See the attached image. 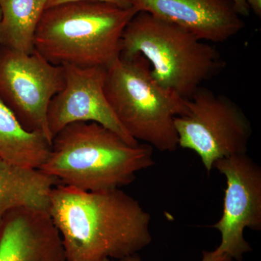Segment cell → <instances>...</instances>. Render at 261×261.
I'll list each match as a JSON object with an SVG mask.
<instances>
[{
	"label": "cell",
	"instance_id": "cell-1",
	"mask_svg": "<svg viewBox=\"0 0 261 261\" xmlns=\"http://www.w3.org/2000/svg\"><path fill=\"white\" fill-rule=\"evenodd\" d=\"M47 213L66 261L121 260L152 240L150 214L121 189L86 192L60 183L51 190Z\"/></svg>",
	"mask_w": 261,
	"mask_h": 261
},
{
	"label": "cell",
	"instance_id": "cell-2",
	"mask_svg": "<svg viewBox=\"0 0 261 261\" xmlns=\"http://www.w3.org/2000/svg\"><path fill=\"white\" fill-rule=\"evenodd\" d=\"M153 147L132 145L94 122H76L58 132L39 169L61 184L86 192L121 189L154 164Z\"/></svg>",
	"mask_w": 261,
	"mask_h": 261
},
{
	"label": "cell",
	"instance_id": "cell-3",
	"mask_svg": "<svg viewBox=\"0 0 261 261\" xmlns=\"http://www.w3.org/2000/svg\"><path fill=\"white\" fill-rule=\"evenodd\" d=\"M138 13L100 2H77L44 10L34 50L57 65L107 69L121 55L122 35Z\"/></svg>",
	"mask_w": 261,
	"mask_h": 261
},
{
	"label": "cell",
	"instance_id": "cell-4",
	"mask_svg": "<svg viewBox=\"0 0 261 261\" xmlns=\"http://www.w3.org/2000/svg\"><path fill=\"white\" fill-rule=\"evenodd\" d=\"M135 54L147 60L161 87L185 99L224 66L218 51L205 41L146 12H138L122 35L121 55Z\"/></svg>",
	"mask_w": 261,
	"mask_h": 261
},
{
	"label": "cell",
	"instance_id": "cell-5",
	"mask_svg": "<svg viewBox=\"0 0 261 261\" xmlns=\"http://www.w3.org/2000/svg\"><path fill=\"white\" fill-rule=\"evenodd\" d=\"M105 93L128 135L161 152L178 147L176 116L186 111V99L154 80L140 54L120 55L106 69Z\"/></svg>",
	"mask_w": 261,
	"mask_h": 261
},
{
	"label": "cell",
	"instance_id": "cell-6",
	"mask_svg": "<svg viewBox=\"0 0 261 261\" xmlns=\"http://www.w3.org/2000/svg\"><path fill=\"white\" fill-rule=\"evenodd\" d=\"M174 124L178 147L196 152L208 174L216 161L247 153L252 132L240 106L201 87L186 99V111Z\"/></svg>",
	"mask_w": 261,
	"mask_h": 261
},
{
	"label": "cell",
	"instance_id": "cell-7",
	"mask_svg": "<svg viewBox=\"0 0 261 261\" xmlns=\"http://www.w3.org/2000/svg\"><path fill=\"white\" fill-rule=\"evenodd\" d=\"M64 85V69L34 50L31 54L0 47V99L27 130L53 143L47 112Z\"/></svg>",
	"mask_w": 261,
	"mask_h": 261
},
{
	"label": "cell",
	"instance_id": "cell-8",
	"mask_svg": "<svg viewBox=\"0 0 261 261\" xmlns=\"http://www.w3.org/2000/svg\"><path fill=\"white\" fill-rule=\"evenodd\" d=\"M214 168L226 179L222 216L212 226L221 236L216 250L242 261L252 250L244 238L245 228L261 230V168L247 153L219 160Z\"/></svg>",
	"mask_w": 261,
	"mask_h": 261
},
{
	"label": "cell",
	"instance_id": "cell-9",
	"mask_svg": "<svg viewBox=\"0 0 261 261\" xmlns=\"http://www.w3.org/2000/svg\"><path fill=\"white\" fill-rule=\"evenodd\" d=\"M64 85L51 99L47 112L49 132L55 136L76 122H94L112 130L132 145L134 140L113 113L105 93L106 68L62 65Z\"/></svg>",
	"mask_w": 261,
	"mask_h": 261
},
{
	"label": "cell",
	"instance_id": "cell-10",
	"mask_svg": "<svg viewBox=\"0 0 261 261\" xmlns=\"http://www.w3.org/2000/svg\"><path fill=\"white\" fill-rule=\"evenodd\" d=\"M138 12L175 24L202 41L224 42L245 27L230 0H129Z\"/></svg>",
	"mask_w": 261,
	"mask_h": 261
},
{
	"label": "cell",
	"instance_id": "cell-11",
	"mask_svg": "<svg viewBox=\"0 0 261 261\" xmlns=\"http://www.w3.org/2000/svg\"><path fill=\"white\" fill-rule=\"evenodd\" d=\"M0 261H66L47 211L14 209L0 221Z\"/></svg>",
	"mask_w": 261,
	"mask_h": 261
},
{
	"label": "cell",
	"instance_id": "cell-12",
	"mask_svg": "<svg viewBox=\"0 0 261 261\" xmlns=\"http://www.w3.org/2000/svg\"><path fill=\"white\" fill-rule=\"evenodd\" d=\"M60 183L40 169L0 159V221L9 211L21 207L47 211L51 190Z\"/></svg>",
	"mask_w": 261,
	"mask_h": 261
},
{
	"label": "cell",
	"instance_id": "cell-13",
	"mask_svg": "<svg viewBox=\"0 0 261 261\" xmlns=\"http://www.w3.org/2000/svg\"><path fill=\"white\" fill-rule=\"evenodd\" d=\"M51 147L44 135L24 128L0 99V159L22 167L39 169L49 157Z\"/></svg>",
	"mask_w": 261,
	"mask_h": 261
},
{
	"label": "cell",
	"instance_id": "cell-14",
	"mask_svg": "<svg viewBox=\"0 0 261 261\" xmlns=\"http://www.w3.org/2000/svg\"><path fill=\"white\" fill-rule=\"evenodd\" d=\"M47 0H0V47L31 54Z\"/></svg>",
	"mask_w": 261,
	"mask_h": 261
},
{
	"label": "cell",
	"instance_id": "cell-15",
	"mask_svg": "<svg viewBox=\"0 0 261 261\" xmlns=\"http://www.w3.org/2000/svg\"><path fill=\"white\" fill-rule=\"evenodd\" d=\"M77 2H100V3H109V4L116 5L122 8H132L129 0H47V8L57 6L66 3H77Z\"/></svg>",
	"mask_w": 261,
	"mask_h": 261
},
{
	"label": "cell",
	"instance_id": "cell-16",
	"mask_svg": "<svg viewBox=\"0 0 261 261\" xmlns=\"http://www.w3.org/2000/svg\"><path fill=\"white\" fill-rule=\"evenodd\" d=\"M229 255L226 254H221L216 251V250L214 251H206L204 250L202 252V258L201 261H233ZM120 261H142L140 257L135 254L134 255L125 257V258L121 259Z\"/></svg>",
	"mask_w": 261,
	"mask_h": 261
},
{
	"label": "cell",
	"instance_id": "cell-17",
	"mask_svg": "<svg viewBox=\"0 0 261 261\" xmlns=\"http://www.w3.org/2000/svg\"><path fill=\"white\" fill-rule=\"evenodd\" d=\"M234 5L237 11L241 16H248L250 14V8L247 5V0H230Z\"/></svg>",
	"mask_w": 261,
	"mask_h": 261
},
{
	"label": "cell",
	"instance_id": "cell-18",
	"mask_svg": "<svg viewBox=\"0 0 261 261\" xmlns=\"http://www.w3.org/2000/svg\"><path fill=\"white\" fill-rule=\"evenodd\" d=\"M247 5H248L250 10H252L257 16H260L261 0H247Z\"/></svg>",
	"mask_w": 261,
	"mask_h": 261
},
{
	"label": "cell",
	"instance_id": "cell-19",
	"mask_svg": "<svg viewBox=\"0 0 261 261\" xmlns=\"http://www.w3.org/2000/svg\"><path fill=\"white\" fill-rule=\"evenodd\" d=\"M102 261H112V260H111V259L106 258V259H105V260H103Z\"/></svg>",
	"mask_w": 261,
	"mask_h": 261
},
{
	"label": "cell",
	"instance_id": "cell-20",
	"mask_svg": "<svg viewBox=\"0 0 261 261\" xmlns=\"http://www.w3.org/2000/svg\"><path fill=\"white\" fill-rule=\"evenodd\" d=\"M0 20H1V11H0Z\"/></svg>",
	"mask_w": 261,
	"mask_h": 261
}]
</instances>
